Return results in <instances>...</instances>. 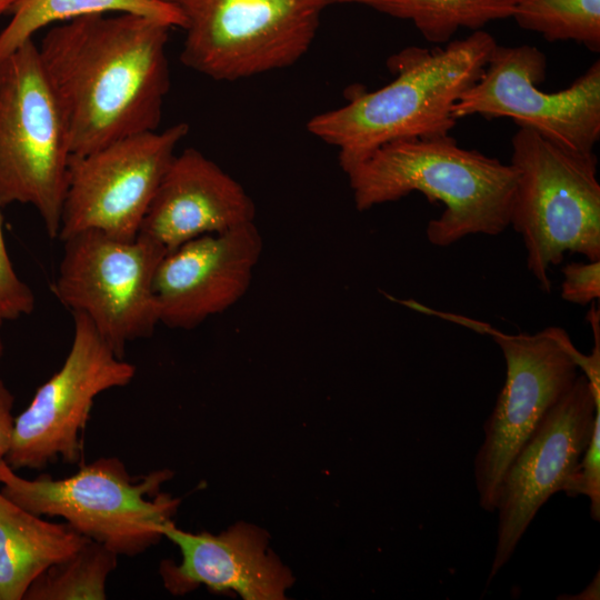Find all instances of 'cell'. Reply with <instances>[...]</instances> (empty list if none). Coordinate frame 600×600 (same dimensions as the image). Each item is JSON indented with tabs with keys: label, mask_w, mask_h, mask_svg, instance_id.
Returning <instances> with one entry per match:
<instances>
[{
	"label": "cell",
	"mask_w": 600,
	"mask_h": 600,
	"mask_svg": "<svg viewBox=\"0 0 600 600\" xmlns=\"http://www.w3.org/2000/svg\"><path fill=\"white\" fill-rule=\"evenodd\" d=\"M443 316L489 334L506 361V381L483 424L484 439L473 463L479 506L493 512L508 468L548 412L573 386L581 352L559 327H548L533 334H509L481 321Z\"/></svg>",
	"instance_id": "obj_7"
},
{
	"label": "cell",
	"mask_w": 600,
	"mask_h": 600,
	"mask_svg": "<svg viewBox=\"0 0 600 600\" xmlns=\"http://www.w3.org/2000/svg\"><path fill=\"white\" fill-rule=\"evenodd\" d=\"M19 0H0V17L7 12H12Z\"/></svg>",
	"instance_id": "obj_26"
},
{
	"label": "cell",
	"mask_w": 600,
	"mask_h": 600,
	"mask_svg": "<svg viewBox=\"0 0 600 600\" xmlns=\"http://www.w3.org/2000/svg\"><path fill=\"white\" fill-rule=\"evenodd\" d=\"M72 317L73 338L66 360L14 418L4 461L16 471L41 470L58 459L80 464L96 397L134 378L136 367L111 349L86 316L73 312Z\"/></svg>",
	"instance_id": "obj_10"
},
{
	"label": "cell",
	"mask_w": 600,
	"mask_h": 600,
	"mask_svg": "<svg viewBox=\"0 0 600 600\" xmlns=\"http://www.w3.org/2000/svg\"><path fill=\"white\" fill-rule=\"evenodd\" d=\"M181 553V562L163 560L160 576L172 594L206 586L212 591H234L246 600L284 599L292 584L291 572L267 549V534L239 523L218 536L191 533L172 521L162 528Z\"/></svg>",
	"instance_id": "obj_16"
},
{
	"label": "cell",
	"mask_w": 600,
	"mask_h": 600,
	"mask_svg": "<svg viewBox=\"0 0 600 600\" xmlns=\"http://www.w3.org/2000/svg\"><path fill=\"white\" fill-rule=\"evenodd\" d=\"M62 242L53 294L72 313L86 316L123 358L129 342L149 338L160 323L153 281L167 251L140 234L121 239L97 230Z\"/></svg>",
	"instance_id": "obj_9"
},
{
	"label": "cell",
	"mask_w": 600,
	"mask_h": 600,
	"mask_svg": "<svg viewBox=\"0 0 600 600\" xmlns=\"http://www.w3.org/2000/svg\"><path fill=\"white\" fill-rule=\"evenodd\" d=\"M546 69L537 47L497 44L480 78L453 104V118L506 117L563 148L593 151L600 138V61L557 92L538 88Z\"/></svg>",
	"instance_id": "obj_11"
},
{
	"label": "cell",
	"mask_w": 600,
	"mask_h": 600,
	"mask_svg": "<svg viewBox=\"0 0 600 600\" xmlns=\"http://www.w3.org/2000/svg\"><path fill=\"white\" fill-rule=\"evenodd\" d=\"M170 477L169 470L131 477L120 459L109 457L81 464L67 478L26 479L0 461V491L6 497L39 517L64 519L118 556L140 554L163 537L162 528L172 521L180 501L159 492Z\"/></svg>",
	"instance_id": "obj_5"
},
{
	"label": "cell",
	"mask_w": 600,
	"mask_h": 600,
	"mask_svg": "<svg viewBox=\"0 0 600 600\" xmlns=\"http://www.w3.org/2000/svg\"><path fill=\"white\" fill-rule=\"evenodd\" d=\"M599 572L592 582L584 588L577 597H569L567 599H599Z\"/></svg>",
	"instance_id": "obj_25"
},
{
	"label": "cell",
	"mask_w": 600,
	"mask_h": 600,
	"mask_svg": "<svg viewBox=\"0 0 600 600\" xmlns=\"http://www.w3.org/2000/svg\"><path fill=\"white\" fill-rule=\"evenodd\" d=\"M70 139L33 39L0 62V207L31 204L58 238Z\"/></svg>",
	"instance_id": "obj_6"
},
{
	"label": "cell",
	"mask_w": 600,
	"mask_h": 600,
	"mask_svg": "<svg viewBox=\"0 0 600 600\" xmlns=\"http://www.w3.org/2000/svg\"><path fill=\"white\" fill-rule=\"evenodd\" d=\"M496 39L482 29L432 49L407 47L388 59L393 80L308 121V131L336 147L344 171L381 146L449 134L452 107L482 74Z\"/></svg>",
	"instance_id": "obj_2"
},
{
	"label": "cell",
	"mask_w": 600,
	"mask_h": 600,
	"mask_svg": "<svg viewBox=\"0 0 600 600\" xmlns=\"http://www.w3.org/2000/svg\"><path fill=\"white\" fill-rule=\"evenodd\" d=\"M3 322L0 321V329H1V326H2ZM3 353V342H2V339H1V336H0V358Z\"/></svg>",
	"instance_id": "obj_27"
},
{
	"label": "cell",
	"mask_w": 600,
	"mask_h": 600,
	"mask_svg": "<svg viewBox=\"0 0 600 600\" xmlns=\"http://www.w3.org/2000/svg\"><path fill=\"white\" fill-rule=\"evenodd\" d=\"M87 540L68 523L43 520L0 491V600L23 599L43 570Z\"/></svg>",
	"instance_id": "obj_17"
},
{
	"label": "cell",
	"mask_w": 600,
	"mask_h": 600,
	"mask_svg": "<svg viewBox=\"0 0 600 600\" xmlns=\"http://www.w3.org/2000/svg\"><path fill=\"white\" fill-rule=\"evenodd\" d=\"M160 1L168 2V3H173V4H177V6L180 2V0H160Z\"/></svg>",
	"instance_id": "obj_28"
},
{
	"label": "cell",
	"mask_w": 600,
	"mask_h": 600,
	"mask_svg": "<svg viewBox=\"0 0 600 600\" xmlns=\"http://www.w3.org/2000/svg\"><path fill=\"white\" fill-rule=\"evenodd\" d=\"M511 144L517 179L510 226L523 240L529 271L550 292L549 269L566 252L600 260L597 156L563 148L523 127Z\"/></svg>",
	"instance_id": "obj_4"
},
{
	"label": "cell",
	"mask_w": 600,
	"mask_h": 600,
	"mask_svg": "<svg viewBox=\"0 0 600 600\" xmlns=\"http://www.w3.org/2000/svg\"><path fill=\"white\" fill-rule=\"evenodd\" d=\"M359 211L397 201L413 191L444 210L426 234L448 247L470 234L497 236L510 226L517 174L450 134L400 140L379 147L344 170Z\"/></svg>",
	"instance_id": "obj_3"
},
{
	"label": "cell",
	"mask_w": 600,
	"mask_h": 600,
	"mask_svg": "<svg viewBox=\"0 0 600 600\" xmlns=\"http://www.w3.org/2000/svg\"><path fill=\"white\" fill-rule=\"evenodd\" d=\"M188 132L189 126L179 122L71 156L58 238L62 241L87 230L136 238L176 148Z\"/></svg>",
	"instance_id": "obj_12"
},
{
	"label": "cell",
	"mask_w": 600,
	"mask_h": 600,
	"mask_svg": "<svg viewBox=\"0 0 600 600\" xmlns=\"http://www.w3.org/2000/svg\"><path fill=\"white\" fill-rule=\"evenodd\" d=\"M519 0H326L331 4H359L409 20L430 42L447 43L461 28L472 31L510 18Z\"/></svg>",
	"instance_id": "obj_19"
},
{
	"label": "cell",
	"mask_w": 600,
	"mask_h": 600,
	"mask_svg": "<svg viewBox=\"0 0 600 600\" xmlns=\"http://www.w3.org/2000/svg\"><path fill=\"white\" fill-rule=\"evenodd\" d=\"M33 309L34 296L31 289L18 277L10 261L0 214V321L16 320L30 314Z\"/></svg>",
	"instance_id": "obj_22"
},
{
	"label": "cell",
	"mask_w": 600,
	"mask_h": 600,
	"mask_svg": "<svg viewBox=\"0 0 600 600\" xmlns=\"http://www.w3.org/2000/svg\"><path fill=\"white\" fill-rule=\"evenodd\" d=\"M511 18L548 41H574L600 50V0H519Z\"/></svg>",
	"instance_id": "obj_21"
},
{
	"label": "cell",
	"mask_w": 600,
	"mask_h": 600,
	"mask_svg": "<svg viewBox=\"0 0 600 600\" xmlns=\"http://www.w3.org/2000/svg\"><path fill=\"white\" fill-rule=\"evenodd\" d=\"M561 297L563 300L584 306L600 297V260L571 262L563 267Z\"/></svg>",
	"instance_id": "obj_23"
},
{
	"label": "cell",
	"mask_w": 600,
	"mask_h": 600,
	"mask_svg": "<svg viewBox=\"0 0 600 600\" xmlns=\"http://www.w3.org/2000/svg\"><path fill=\"white\" fill-rule=\"evenodd\" d=\"M599 411L600 394L579 373L508 468L496 504L497 541L487 583L510 560L540 508L563 490L588 448Z\"/></svg>",
	"instance_id": "obj_13"
},
{
	"label": "cell",
	"mask_w": 600,
	"mask_h": 600,
	"mask_svg": "<svg viewBox=\"0 0 600 600\" xmlns=\"http://www.w3.org/2000/svg\"><path fill=\"white\" fill-rule=\"evenodd\" d=\"M181 62L213 80L283 69L310 49L326 0H180Z\"/></svg>",
	"instance_id": "obj_8"
},
{
	"label": "cell",
	"mask_w": 600,
	"mask_h": 600,
	"mask_svg": "<svg viewBox=\"0 0 600 600\" xmlns=\"http://www.w3.org/2000/svg\"><path fill=\"white\" fill-rule=\"evenodd\" d=\"M262 250V237L252 222L194 238L167 252L153 281L159 322L193 329L231 308L248 291Z\"/></svg>",
	"instance_id": "obj_14"
},
{
	"label": "cell",
	"mask_w": 600,
	"mask_h": 600,
	"mask_svg": "<svg viewBox=\"0 0 600 600\" xmlns=\"http://www.w3.org/2000/svg\"><path fill=\"white\" fill-rule=\"evenodd\" d=\"M170 29L133 13L89 14L44 34L39 54L72 156L158 130L170 88Z\"/></svg>",
	"instance_id": "obj_1"
},
{
	"label": "cell",
	"mask_w": 600,
	"mask_h": 600,
	"mask_svg": "<svg viewBox=\"0 0 600 600\" xmlns=\"http://www.w3.org/2000/svg\"><path fill=\"white\" fill-rule=\"evenodd\" d=\"M108 13L139 14L171 29L186 26L180 7L160 0H19L12 19L0 32V62L49 24Z\"/></svg>",
	"instance_id": "obj_18"
},
{
	"label": "cell",
	"mask_w": 600,
	"mask_h": 600,
	"mask_svg": "<svg viewBox=\"0 0 600 600\" xmlns=\"http://www.w3.org/2000/svg\"><path fill=\"white\" fill-rule=\"evenodd\" d=\"M14 397L0 379V461L4 460L12 440Z\"/></svg>",
	"instance_id": "obj_24"
},
{
	"label": "cell",
	"mask_w": 600,
	"mask_h": 600,
	"mask_svg": "<svg viewBox=\"0 0 600 600\" xmlns=\"http://www.w3.org/2000/svg\"><path fill=\"white\" fill-rule=\"evenodd\" d=\"M118 554L88 539L71 556L49 566L29 586L27 600H103Z\"/></svg>",
	"instance_id": "obj_20"
},
{
	"label": "cell",
	"mask_w": 600,
	"mask_h": 600,
	"mask_svg": "<svg viewBox=\"0 0 600 600\" xmlns=\"http://www.w3.org/2000/svg\"><path fill=\"white\" fill-rule=\"evenodd\" d=\"M254 218V202L243 187L201 151L187 148L168 167L138 234L169 252Z\"/></svg>",
	"instance_id": "obj_15"
}]
</instances>
